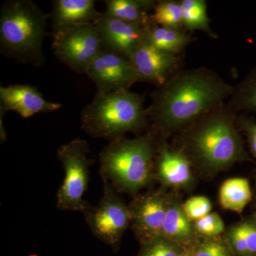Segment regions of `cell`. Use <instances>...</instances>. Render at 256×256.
<instances>
[{
	"instance_id": "obj_2",
	"label": "cell",
	"mask_w": 256,
	"mask_h": 256,
	"mask_svg": "<svg viewBox=\"0 0 256 256\" xmlns=\"http://www.w3.org/2000/svg\"><path fill=\"white\" fill-rule=\"evenodd\" d=\"M237 114L226 102L216 106L185 128L180 150L190 162L208 173H216L234 163L248 160Z\"/></svg>"
},
{
	"instance_id": "obj_27",
	"label": "cell",
	"mask_w": 256,
	"mask_h": 256,
	"mask_svg": "<svg viewBox=\"0 0 256 256\" xmlns=\"http://www.w3.org/2000/svg\"><path fill=\"white\" fill-rule=\"evenodd\" d=\"M229 238L234 250L238 255L248 256L245 222H242L230 229L229 232Z\"/></svg>"
},
{
	"instance_id": "obj_28",
	"label": "cell",
	"mask_w": 256,
	"mask_h": 256,
	"mask_svg": "<svg viewBox=\"0 0 256 256\" xmlns=\"http://www.w3.org/2000/svg\"><path fill=\"white\" fill-rule=\"evenodd\" d=\"M195 256H228L226 248L220 242H206L197 249Z\"/></svg>"
},
{
	"instance_id": "obj_10",
	"label": "cell",
	"mask_w": 256,
	"mask_h": 256,
	"mask_svg": "<svg viewBox=\"0 0 256 256\" xmlns=\"http://www.w3.org/2000/svg\"><path fill=\"white\" fill-rule=\"evenodd\" d=\"M129 60L141 82H148L156 88L163 84L183 68V58L158 50L146 38L133 52Z\"/></svg>"
},
{
	"instance_id": "obj_19",
	"label": "cell",
	"mask_w": 256,
	"mask_h": 256,
	"mask_svg": "<svg viewBox=\"0 0 256 256\" xmlns=\"http://www.w3.org/2000/svg\"><path fill=\"white\" fill-rule=\"evenodd\" d=\"M182 8L183 26L186 32H204L212 38L218 35L210 26L206 0H180Z\"/></svg>"
},
{
	"instance_id": "obj_29",
	"label": "cell",
	"mask_w": 256,
	"mask_h": 256,
	"mask_svg": "<svg viewBox=\"0 0 256 256\" xmlns=\"http://www.w3.org/2000/svg\"><path fill=\"white\" fill-rule=\"evenodd\" d=\"M245 222L248 256L256 254V218Z\"/></svg>"
},
{
	"instance_id": "obj_21",
	"label": "cell",
	"mask_w": 256,
	"mask_h": 256,
	"mask_svg": "<svg viewBox=\"0 0 256 256\" xmlns=\"http://www.w3.org/2000/svg\"><path fill=\"white\" fill-rule=\"evenodd\" d=\"M226 104L236 114L256 112V66L234 86Z\"/></svg>"
},
{
	"instance_id": "obj_22",
	"label": "cell",
	"mask_w": 256,
	"mask_h": 256,
	"mask_svg": "<svg viewBox=\"0 0 256 256\" xmlns=\"http://www.w3.org/2000/svg\"><path fill=\"white\" fill-rule=\"evenodd\" d=\"M151 21L159 26L184 30L183 26L181 1L159 0L156 1L150 14ZM185 31V30H184Z\"/></svg>"
},
{
	"instance_id": "obj_13",
	"label": "cell",
	"mask_w": 256,
	"mask_h": 256,
	"mask_svg": "<svg viewBox=\"0 0 256 256\" xmlns=\"http://www.w3.org/2000/svg\"><path fill=\"white\" fill-rule=\"evenodd\" d=\"M62 108L58 102H48L38 89L28 84L0 87V110L14 111L23 118L34 114L54 112Z\"/></svg>"
},
{
	"instance_id": "obj_24",
	"label": "cell",
	"mask_w": 256,
	"mask_h": 256,
	"mask_svg": "<svg viewBox=\"0 0 256 256\" xmlns=\"http://www.w3.org/2000/svg\"><path fill=\"white\" fill-rule=\"evenodd\" d=\"M194 227L197 232L202 235L214 236L224 232L225 225L220 216L216 212H214L196 220Z\"/></svg>"
},
{
	"instance_id": "obj_12",
	"label": "cell",
	"mask_w": 256,
	"mask_h": 256,
	"mask_svg": "<svg viewBox=\"0 0 256 256\" xmlns=\"http://www.w3.org/2000/svg\"><path fill=\"white\" fill-rule=\"evenodd\" d=\"M104 48L130 58L146 40V26L132 24L102 14L95 24Z\"/></svg>"
},
{
	"instance_id": "obj_9",
	"label": "cell",
	"mask_w": 256,
	"mask_h": 256,
	"mask_svg": "<svg viewBox=\"0 0 256 256\" xmlns=\"http://www.w3.org/2000/svg\"><path fill=\"white\" fill-rule=\"evenodd\" d=\"M86 74L95 84L97 92H100L130 90L140 82L128 57L105 48L92 62Z\"/></svg>"
},
{
	"instance_id": "obj_4",
	"label": "cell",
	"mask_w": 256,
	"mask_h": 256,
	"mask_svg": "<svg viewBox=\"0 0 256 256\" xmlns=\"http://www.w3.org/2000/svg\"><path fill=\"white\" fill-rule=\"evenodd\" d=\"M141 94L130 90L96 92L82 109V128L89 136L110 141L126 132H142L150 124Z\"/></svg>"
},
{
	"instance_id": "obj_6",
	"label": "cell",
	"mask_w": 256,
	"mask_h": 256,
	"mask_svg": "<svg viewBox=\"0 0 256 256\" xmlns=\"http://www.w3.org/2000/svg\"><path fill=\"white\" fill-rule=\"evenodd\" d=\"M88 154V144L80 138L58 148L57 156L65 172L63 184L57 194V207L60 210L84 213L89 206L84 200L92 163Z\"/></svg>"
},
{
	"instance_id": "obj_5",
	"label": "cell",
	"mask_w": 256,
	"mask_h": 256,
	"mask_svg": "<svg viewBox=\"0 0 256 256\" xmlns=\"http://www.w3.org/2000/svg\"><path fill=\"white\" fill-rule=\"evenodd\" d=\"M48 18L50 14L30 0L5 2L0 12L1 53L21 63L42 66Z\"/></svg>"
},
{
	"instance_id": "obj_20",
	"label": "cell",
	"mask_w": 256,
	"mask_h": 256,
	"mask_svg": "<svg viewBox=\"0 0 256 256\" xmlns=\"http://www.w3.org/2000/svg\"><path fill=\"white\" fill-rule=\"evenodd\" d=\"M194 230L190 220L178 205L168 204L162 230V238L173 242H185L193 236Z\"/></svg>"
},
{
	"instance_id": "obj_17",
	"label": "cell",
	"mask_w": 256,
	"mask_h": 256,
	"mask_svg": "<svg viewBox=\"0 0 256 256\" xmlns=\"http://www.w3.org/2000/svg\"><path fill=\"white\" fill-rule=\"evenodd\" d=\"M146 41L158 50L176 56H182L193 42L190 33L184 30H174L151 22L146 26Z\"/></svg>"
},
{
	"instance_id": "obj_26",
	"label": "cell",
	"mask_w": 256,
	"mask_h": 256,
	"mask_svg": "<svg viewBox=\"0 0 256 256\" xmlns=\"http://www.w3.org/2000/svg\"><path fill=\"white\" fill-rule=\"evenodd\" d=\"M146 245L142 256H178L174 246L162 237L146 242Z\"/></svg>"
},
{
	"instance_id": "obj_16",
	"label": "cell",
	"mask_w": 256,
	"mask_h": 256,
	"mask_svg": "<svg viewBox=\"0 0 256 256\" xmlns=\"http://www.w3.org/2000/svg\"><path fill=\"white\" fill-rule=\"evenodd\" d=\"M154 0H106V16L132 24L146 26L151 22Z\"/></svg>"
},
{
	"instance_id": "obj_23",
	"label": "cell",
	"mask_w": 256,
	"mask_h": 256,
	"mask_svg": "<svg viewBox=\"0 0 256 256\" xmlns=\"http://www.w3.org/2000/svg\"><path fill=\"white\" fill-rule=\"evenodd\" d=\"M182 208L188 220L196 222L210 213L212 204L206 196H193L184 202Z\"/></svg>"
},
{
	"instance_id": "obj_1",
	"label": "cell",
	"mask_w": 256,
	"mask_h": 256,
	"mask_svg": "<svg viewBox=\"0 0 256 256\" xmlns=\"http://www.w3.org/2000/svg\"><path fill=\"white\" fill-rule=\"evenodd\" d=\"M234 88L206 67L182 68L152 94L146 108L151 131L162 139L180 132L228 100Z\"/></svg>"
},
{
	"instance_id": "obj_3",
	"label": "cell",
	"mask_w": 256,
	"mask_h": 256,
	"mask_svg": "<svg viewBox=\"0 0 256 256\" xmlns=\"http://www.w3.org/2000/svg\"><path fill=\"white\" fill-rule=\"evenodd\" d=\"M152 131L137 138L121 137L110 141L99 156L100 173L116 191L136 193L150 181L158 152Z\"/></svg>"
},
{
	"instance_id": "obj_18",
	"label": "cell",
	"mask_w": 256,
	"mask_h": 256,
	"mask_svg": "<svg viewBox=\"0 0 256 256\" xmlns=\"http://www.w3.org/2000/svg\"><path fill=\"white\" fill-rule=\"evenodd\" d=\"M252 198V188L247 178H228L220 186V202L224 210L242 213Z\"/></svg>"
},
{
	"instance_id": "obj_11",
	"label": "cell",
	"mask_w": 256,
	"mask_h": 256,
	"mask_svg": "<svg viewBox=\"0 0 256 256\" xmlns=\"http://www.w3.org/2000/svg\"><path fill=\"white\" fill-rule=\"evenodd\" d=\"M168 202L160 194L141 196L130 207L131 223L139 238L144 244L161 237Z\"/></svg>"
},
{
	"instance_id": "obj_25",
	"label": "cell",
	"mask_w": 256,
	"mask_h": 256,
	"mask_svg": "<svg viewBox=\"0 0 256 256\" xmlns=\"http://www.w3.org/2000/svg\"><path fill=\"white\" fill-rule=\"evenodd\" d=\"M237 124L240 132L246 137L249 148L252 156L256 158V122L255 120L246 114L237 116Z\"/></svg>"
},
{
	"instance_id": "obj_14",
	"label": "cell",
	"mask_w": 256,
	"mask_h": 256,
	"mask_svg": "<svg viewBox=\"0 0 256 256\" xmlns=\"http://www.w3.org/2000/svg\"><path fill=\"white\" fill-rule=\"evenodd\" d=\"M102 14L96 9L94 0H55L50 14L53 36L82 25L96 24Z\"/></svg>"
},
{
	"instance_id": "obj_7",
	"label": "cell",
	"mask_w": 256,
	"mask_h": 256,
	"mask_svg": "<svg viewBox=\"0 0 256 256\" xmlns=\"http://www.w3.org/2000/svg\"><path fill=\"white\" fill-rule=\"evenodd\" d=\"M104 180L102 198L94 207L84 212L89 228L99 240L112 248L118 246L126 229L131 223L130 210L108 182Z\"/></svg>"
},
{
	"instance_id": "obj_8",
	"label": "cell",
	"mask_w": 256,
	"mask_h": 256,
	"mask_svg": "<svg viewBox=\"0 0 256 256\" xmlns=\"http://www.w3.org/2000/svg\"><path fill=\"white\" fill-rule=\"evenodd\" d=\"M52 48L56 57L69 68L86 74L104 48L95 24H89L53 36Z\"/></svg>"
},
{
	"instance_id": "obj_15",
	"label": "cell",
	"mask_w": 256,
	"mask_h": 256,
	"mask_svg": "<svg viewBox=\"0 0 256 256\" xmlns=\"http://www.w3.org/2000/svg\"><path fill=\"white\" fill-rule=\"evenodd\" d=\"M161 138L156 152V168L160 180L166 184L182 186L192 181L191 162L178 149Z\"/></svg>"
}]
</instances>
